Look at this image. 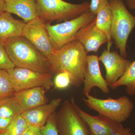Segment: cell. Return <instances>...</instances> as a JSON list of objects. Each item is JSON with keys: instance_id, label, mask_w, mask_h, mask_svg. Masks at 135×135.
<instances>
[{"instance_id": "cell-27", "label": "cell", "mask_w": 135, "mask_h": 135, "mask_svg": "<svg viewBox=\"0 0 135 135\" xmlns=\"http://www.w3.org/2000/svg\"><path fill=\"white\" fill-rule=\"evenodd\" d=\"M14 117L9 118L0 117V134L7 129Z\"/></svg>"}, {"instance_id": "cell-1", "label": "cell", "mask_w": 135, "mask_h": 135, "mask_svg": "<svg viewBox=\"0 0 135 135\" xmlns=\"http://www.w3.org/2000/svg\"><path fill=\"white\" fill-rule=\"evenodd\" d=\"M87 53L78 41L69 42L56 50L48 60L51 73H68L71 77V85L79 88L84 82Z\"/></svg>"}, {"instance_id": "cell-19", "label": "cell", "mask_w": 135, "mask_h": 135, "mask_svg": "<svg viewBox=\"0 0 135 135\" xmlns=\"http://www.w3.org/2000/svg\"><path fill=\"white\" fill-rule=\"evenodd\" d=\"M126 86V92L128 95H135V60L131 62L125 74L114 84L111 88L116 89L121 86Z\"/></svg>"}, {"instance_id": "cell-15", "label": "cell", "mask_w": 135, "mask_h": 135, "mask_svg": "<svg viewBox=\"0 0 135 135\" xmlns=\"http://www.w3.org/2000/svg\"><path fill=\"white\" fill-rule=\"evenodd\" d=\"M5 11L20 17L25 23L38 17L36 0H4Z\"/></svg>"}, {"instance_id": "cell-4", "label": "cell", "mask_w": 135, "mask_h": 135, "mask_svg": "<svg viewBox=\"0 0 135 135\" xmlns=\"http://www.w3.org/2000/svg\"><path fill=\"white\" fill-rule=\"evenodd\" d=\"M38 17L46 23L67 21L89 11L90 2L78 4L63 0H36Z\"/></svg>"}, {"instance_id": "cell-18", "label": "cell", "mask_w": 135, "mask_h": 135, "mask_svg": "<svg viewBox=\"0 0 135 135\" xmlns=\"http://www.w3.org/2000/svg\"><path fill=\"white\" fill-rule=\"evenodd\" d=\"M95 23L97 27L106 35L107 39V49L110 51L113 43L111 36L112 14L109 4L97 13L95 18Z\"/></svg>"}, {"instance_id": "cell-14", "label": "cell", "mask_w": 135, "mask_h": 135, "mask_svg": "<svg viewBox=\"0 0 135 135\" xmlns=\"http://www.w3.org/2000/svg\"><path fill=\"white\" fill-rule=\"evenodd\" d=\"M62 101L61 98H56L49 103L44 104L29 109L21 114L28 125L41 128L60 106Z\"/></svg>"}, {"instance_id": "cell-31", "label": "cell", "mask_w": 135, "mask_h": 135, "mask_svg": "<svg viewBox=\"0 0 135 135\" xmlns=\"http://www.w3.org/2000/svg\"><path fill=\"white\" fill-rule=\"evenodd\" d=\"M5 4L4 0H0V13L5 11Z\"/></svg>"}, {"instance_id": "cell-6", "label": "cell", "mask_w": 135, "mask_h": 135, "mask_svg": "<svg viewBox=\"0 0 135 135\" xmlns=\"http://www.w3.org/2000/svg\"><path fill=\"white\" fill-rule=\"evenodd\" d=\"M96 16L89 11L79 16L55 25L46 23V27L54 48L57 50L74 40L78 32L93 22Z\"/></svg>"}, {"instance_id": "cell-28", "label": "cell", "mask_w": 135, "mask_h": 135, "mask_svg": "<svg viewBox=\"0 0 135 135\" xmlns=\"http://www.w3.org/2000/svg\"><path fill=\"white\" fill-rule=\"evenodd\" d=\"M22 135H42L41 129L38 127L28 126Z\"/></svg>"}, {"instance_id": "cell-23", "label": "cell", "mask_w": 135, "mask_h": 135, "mask_svg": "<svg viewBox=\"0 0 135 135\" xmlns=\"http://www.w3.org/2000/svg\"><path fill=\"white\" fill-rule=\"evenodd\" d=\"M41 129L42 135H59L55 113L49 118L45 125Z\"/></svg>"}, {"instance_id": "cell-20", "label": "cell", "mask_w": 135, "mask_h": 135, "mask_svg": "<svg viewBox=\"0 0 135 135\" xmlns=\"http://www.w3.org/2000/svg\"><path fill=\"white\" fill-rule=\"evenodd\" d=\"M21 113L20 107L14 96L0 101V117L11 118Z\"/></svg>"}, {"instance_id": "cell-8", "label": "cell", "mask_w": 135, "mask_h": 135, "mask_svg": "<svg viewBox=\"0 0 135 135\" xmlns=\"http://www.w3.org/2000/svg\"><path fill=\"white\" fill-rule=\"evenodd\" d=\"M15 92L23 90L42 87L48 90L53 85L51 73H42L15 67L7 70Z\"/></svg>"}, {"instance_id": "cell-24", "label": "cell", "mask_w": 135, "mask_h": 135, "mask_svg": "<svg viewBox=\"0 0 135 135\" xmlns=\"http://www.w3.org/2000/svg\"><path fill=\"white\" fill-rule=\"evenodd\" d=\"M15 67L5 50L3 41L0 40V70H7Z\"/></svg>"}, {"instance_id": "cell-3", "label": "cell", "mask_w": 135, "mask_h": 135, "mask_svg": "<svg viewBox=\"0 0 135 135\" xmlns=\"http://www.w3.org/2000/svg\"><path fill=\"white\" fill-rule=\"evenodd\" d=\"M109 6L112 14V40L120 55L126 58L127 43L135 27V16L128 10L123 0H109Z\"/></svg>"}, {"instance_id": "cell-11", "label": "cell", "mask_w": 135, "mask_h": 135, "mask_svg": "<svg viewBox=\"0 0 135 135\" xmlns=\"http://www.w3.org/2000/svg\"><path fill=\"white\" fill-rule=\"evenodd\" d=\"M75 105L80 116L88 126L92 135H114L124 128L122 123L101 114L92 116L81 109L75 103Z\"/></svg>"}, {"instance_id": "cell-12", "label": "cell", "mask_w": 135, "mask_h": 135, "mask_svg": "<svg viewBox=\"0 0 135 135\" xmlns=\"http://www.w3.org/2000/svg\"><path fill=\"white\" fill-rule=\"evenodd\" d=\"M99 62V57L98 56H87L83 92L84 95L90 94L92 88L95 87L98 88L104 94H108L110 92L106 80L101 74Z\"/></svg>"}, {"instance_id": "cell-22", "label": "cell", "mask_w": 135, "mask_h": 135, "mask_svg": "<svg viewBox=\"0 0 135 135\" xmlns=\"http://www.w3.org/2000/svg\"><path fill=\"white\" fill-rule=\"evenodd\" d=\"M15 93L8 72L0 70V101L13 96Z\"/></svg>"}, {"instance_id": "cell-30", "label": "cell", "mask_w": 135, "mask_h": 135, "mask_svg": "<svg viewBox=\"0 0 135 135\" xmlns=\"http://www.w3.org/2000/svg\"><path fill=\"white\" fill-rule=\"evenodd\" d=\"M127 3L129 8L135 10V0H127Z\"/></svg>"}, {"instance_id": "cell-29", "label": "cell", "mask_w": 135, "mask_h": 135, "mask_svg": "<svg viewBox=\"0 0 135 135\" xmlns=\"http://www.w3.org/2000/svg\"><path fill=\"white\" fill-rule=\"evenodd\" d=\"M131 133V129L128 128H123L114 135H134Z\"/></svg>"}, {"instance_id": "cell-16", "label": "cell", "mask_w": 135, "mask_h": 135, "mask_svg": "<svg viewBox=\"0 0 135 135\" xmlns=\"http://www.w3.org/2000/svg\"><path fill=\"white\" fill-rule=\"evenodd\" d=\"M45 90L44 88L38 87L15 92L13 96L20 107L22 113L46 103Z\"/></svg>"}, {"instance_id": "cell-26", "label": "cell", "mask_w": 135, "mask_h": 135, "mask_svg": "<svg viewBox=\"0 0 135 135\" xmlns=\"http://www.w3.org/2000/svg\"><path fill=\"white\" fill-rule=\"evenodd\" d=\"M109 0H91L90 2L89 11L96 16L98 12L109 4Z\"/></svg>"}, {"instance_id": "cell-32", "label": "cell", "mask_w": 135, "mask_h": 135, "mask_svg": "<svg viewBox=\"0 0 135 135\" xmlns=\"http://www.w3.org/2000/svg\"><path fill=\"white\" fill-rule=\"evenodd\" d=\"M134 135H135V134H134Z\"/></svg>"}, {"instance_id": "cell-7", "label": "cell", "mask_w": 135, "mask_h": 135, "mask_svg": "<svg viewBox=\"0 0 135 135\" xmlns=\"http://www.w3.org/2000/svg\"><path fill=\"white\" fill-rule=\"evenodd\" d=\"M75 101H66L56 114L59 135H92L88 126L78 113Z\"/></svg>"}, {"instance_id": "cell-17", "label": "cell", "mask_w": 135, "mask_h": 135, "mask_svg": "<svg viewBox=\"0 0 135 135\" xmlns=\"http://www.w3.org/2000/svg\"><path fill=\"white\" fill-rule=\"evenodd\" d=\"M25 24L24 21L15 19L9 12L0 13V40L21 36Z\"/></svg>"}, {"instance_id": "cell-21", "label": "cell", "mask_w": 135, "mask_h": 135, "mask_svg": "<svg viewBox=\"0 0 135 135\" xmlns=\"http://www.w3.org/2000/svg\"><path fill=\"white\" fill-rule=\"evenodd\" d=\"M28 126L22 114H18L13 118L7 129L0 135H22Z\"/></svg>"}, {"instance_id": "cell-13", "label": "cell", "mask_w": 135, "mask_h": 135, "mask_svg": "<svg viewBox=\"0 0 135 135\" xmlns=\"http://www.w3.org/2000/svg\"><path fill=\"white\" fill-rule=\"evenodd\" d=\"M75 40L82 44L87 53H96L100 47L107 42L106 35L96 26L95 19L80 29L75 35Z\"/></svg>"}, {"instance_id": "cell-5", "label": "cell", "mask_w": 135, "mask_h": 135, "mask_svg": "<svg viewBox=\"0 0 135 135\" xmlns=\"http://www.w3.org/2000/svg\"><path fill=\"white\" fill-rule=\"evenodd\" d=\"M85 96L86 98H82V99L88 107L118 123L126 121L131 116L134 109L133 101L127 96L116 99L111 98L99 99L90 94Z\"/></svg>"}, {"instance_id": "cell-9", "label": "cell", "mask_w": 135, "mask_h": 135, "mask_svg": "<svg viewBox=\"0 0 135 135\" xmlns=\"http://www.w3.org/2000/svg\"><path fill=\"white\" fill-rule=\"evenodd\" d=\"M22 36L35 46L48 60L56 52L50 38L46 23L40 18L25 23Z\"/></svg>"}, {"instance_id": "cell-2", "label": "cell", "mask_w": 135, "mask_h": 135, "mask_svg": "<svg viewBox=\"0 0 135 135\" xmlns=\"http://www.w3.org/2000/svg\"><path fill=\"white\" fill-rule=\"evenodd\" d=\"M3 41L10 59L16 67L39 72L51 73L49 60L25 37L21 35Z\"/></svg>"}, {"instance_id": "cell-10", "label": "cell", "mask_w": 135, "mask_h": 135, "mask_svg": "<svg viewBox=\"0 0 135 135\" xmlns=\"http://www.w3.org/2000/svg\"><path fill=\"white\" fill-rule=\"evenodd\" d=\"M99 60L105 68V79L110 88L123 76L131 63L130 60L124 58L117 51L107 49L103 51L99 57Z\"/></svg>"}, {"instance_id": "cell-25", "label": "cell", "mask_w": 135, "mask_h": 135, "mask_svg": "<svg viewBox=\"0 0 135 135\" xmlns=\"http://www.w3.org/2000/svg\"><path fill=\"white\" fill-rule=\"evenodd\" d=\"M56 75L53 84L56 88L65 89L71 84V77L68 73L61 72Z\"/></svg>"}]
</instances>
